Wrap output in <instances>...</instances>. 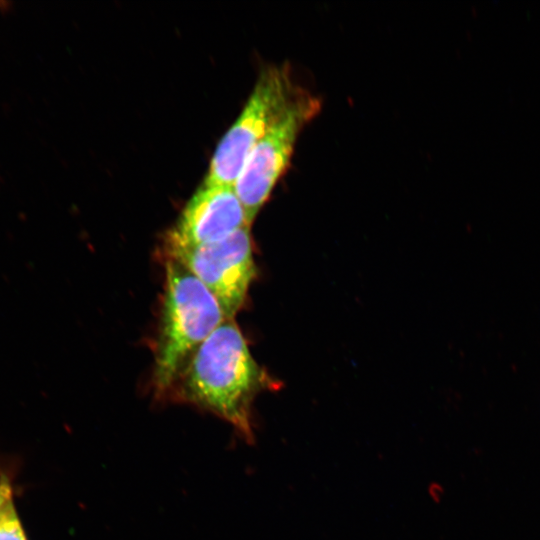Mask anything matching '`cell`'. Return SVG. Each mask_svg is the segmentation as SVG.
Segmentation results:
<instances>
[{
    "instance_id": "obj_1",
    "label": "cell",
    "mask_w": 540,
    "mask_h": 540,
    "mask_svg": "<svg viewBox=\"0 0 540 540\" xmlns=\"http://www.w3.org/2000/svg\"><path fill=\"white\" fill-rule=\"evenodd\" d=\"M274 385L251 355L235 319H225L187 361L166 400L214 414L251 443L253 401Z\"/></svg>"
},
{
    "instance_id": "obj_2",
    "label": "cell",
    "mask_w": 540,
    "mask_h": 540,
    "mask_svg": "<svg viewBox=\"0 0 540 540\" xmlns=\"http://www.w3.org/2000/svg\"><path fill=\"white\" fill-rule=\"evenodd\" d=\"M225 319L219 302L204 284L180 262L166 258L152 377L158 400H166L187 361Z\"/></svg>"
},
{
    "instance_id": "obj_3",
    "label": "cell",
    "mask_w": 540,
    "mask_h": 540,
    "mask_svg": "<svg viewBox=\"0 0 540 540\" xmlns=\"http://www.w3.org/2000/svg\"><path fill=\"white\" fill-rule=\"evenodd\" d=\"M300 89L293 81L290 65L265 67L242 112L219 142L203 184L234 187L254 147Z\"/></svg>"
},
{
    "instance_id": "obj_4",
    "label": "cell",
    "mask_w": 540,
    "mask_h": 540,
    "mask_svg": "<svg viewBox=\"0 0 540 540\" xmlns=\"http://www.w3.org/2000/svg\"><path fill=\"white\" fill-rule=\"evenodd\" d=\"M320 109V100L301 88L248 156L234 190L250 225L288 168L299 133Z\"/></svg>"
},
{
    "instance_id": "obj_5",
    "label": "cell",
    "mask_w": 540,
    "mask_h": 540,
    "mask_svg": "<svg viewBox=\"0 0 540 540\" xmlns=\"http://www.w3.org/2000/svg\"><path fill=\"white\" fill-rule=\"evenodd\" d=\"M163 252L165 259L180 262L204 284L227 319L235 318L257 274L249 225L214 242Z\"/></svg>"
},
{
    "instance_id": "obj_6",
    "label": "cell",
    "mask_w": 540,
    "mask_h": 540,
    "mask_svg": "<svg viewBox=\"0 0 540 540\" xmlns=\"http://www.w3.org/2000/svg\"><path fill=\"white\" fill-rule=\"evenodd\" d=\"M246 225L251 226L234 187L202 184L166 233L163 251L214 242Z\"/></svg>"
},
{
    "instance_id": "obj_7",
    "label": "cell",
    "mask_w": 540,
    "mask_h": 540,
    "mask_svg": "<svg viewBox=\"0 0 540 540\" xmlns=\"http://www.w3.org/2000/svg\"><path fill=\"white\" fill-rule=\"evenodd\" d=\"M0 540H27L12 499L0 506Z\"/></svg>"
},
{
    "instance_id": "obj_8",
    "label": "cell",
    "mask_w": 540,
    "mask_h": 540,
    "mask_svg": "<svg viewBox=\"0 0 540 540\" xmlns=\"http://www.w3.org/2000/svg\"><path fill=\"white\" fill-rule=\"evenodd\" d=\"M12 499V487L6 476L0 477V506Z\"/></svg>"
}]
</instances>
